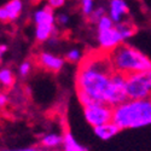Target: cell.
I'll return each instance as SVG.
<instances>
[{"label": "cell", "instance_id": "21", "mask_svg": "<svg viewBox=\"0 0 151 151\" xmlns=\"http://www.w3.org/2000/svg\"><path fill=\"white\" fill-rule=\"evenodd\" d=\"M47 1V5L50 7H52V9H59L62 7L63 5L65 4L67 0H46Z\"/></svg>", "mask_w": 151, "mask_h": 151}, {"label": "cell", "instance_id": "6", "mask_svg": "<svg viewBox=\"0 0 151 151\" xmlns=\"http://www.w3.org/2000/svg\"><path fill=\"white\" fill-rule=\"evenodd\" d=\"M126 100H128L127 90H126V75L115 71L111 79V86L109 90L106 104L115 108Z\"/></svg>", "mask_w": 151, "mask_h": 151}, {"label": "cell", "instance_id": "23", "mask_svg": "<svg viewBox=\"0 0 151 151\" xmlns=\"http://www.w3.org/2000/svg\"><path fill=\"white\" fill-rule=\"evenodd\" d=\"M6 102H7V97H6V94L1 93V94H0V105H1V106H5Z\"/></svg>", "mask_w": 151, "mask_h": 151}, {"label": "cell", "instance_id": "7", "mask_svg": "<svg viewBox=\"0 0 151 151\" xmlns=\"http://www.w3.org/2000/svg\"><path fill=\"white\" fill-rule=\"evenodd\" d=\"M97 37H98V44H99L100 50L106 53H110L116 47H119L120 45L124 42V39L122 37L119 29L116 28V24L112 28L98 30Z\"/></svg>", "mask_w": 151, "mask_h": 151}, {"label": "cell", "instance_id": "19", "mask_svg": "<svg viewBox=\"0 0 151 151\" xmlns=\"http://www.w3.org/2000/svg\"><path fill=\"white\" fill-rule=\"evenodd\" d=\"M106 15V11L104 7H98V9H94V11L92 12V15L90 16V19L91 22H98L102 17H104Z\"/></svg>", "mask_w": 151, "mask_h": 151}, {"label": "cell", "instance_id": "20", "mask_svg": "<svg viewBox=\"0 0 151 151\" xmlns=\"http://www.w3.org/2000/svg\"><path fill=\"white\" fill-rule=\"evenodd\" d=\"M30 70H32V64H30V62H28V60L23 62L22 64L19 65V68H18V73H19L21 76H27V75L30 73Z\"/></svg>", "mask_w": 151, "mask_h": 151}, {"label": "cell", "instance_id": "9", "mask_svg": "<svg viewBox=\"0 0 151 151\" xmlns=\"http://www.w3.org/2000/svg\"><path fill=\"white\" fill-rule=\"evenodd\" d=\"M37 62H39V64L44 69L53 71V73L59 71L63 68V65H64V59L50 52H41L37 56Z\"/></svg>", "mask_w": 151, "mask_h": 151}, {"label": "cell", "instance_id": "18", "mask_svg": "<svg viewBox=\"0 0 151 151\" xmlns=\"http://www.w3.org/2000/svg\"><path fill=\"white\" fill-rule=\"evenodd\" d=\"M65 59L69 60V62H71V63L79 62L81 59V52H80V50H78V48L70 50V51L67 53V56H65Z\"/></svg>", "mask_w": 151, "mask_h": 151}, {"label": "cell", "instance_id": "22", "mask_svg": "<svg viewBox=\"0 0 151 151\" xmlns=\"http://www.w3.org/2000/svg\"><path fill=\"white\" fill-rule=\"evenodd\" d=\"M56 21L60 24V26H67L68 22H69V16L65 15V14H59V15L56 17Z\"/></svg>", "mask_w": 151, "mask_h": 151}, {"label": "cell", "instance_id": "4", "mask_svg": "<svg viewBox=\"0 0 151 151\" xmlns=\"http://www.w3.org/2000/svg\"><path fill=\"white\" fill-rule=\"evenodd\" d=\"M128 99H146L151 97V70L126 75Z\"/></svg>", "mask_w": 151, "mask_h": 151}, {"label": "cell", "instance_id": "8", "mask_svg": "<svg viewBox=\"0 0 151 151\" xmlns=\"http://www.w3.org/2000/svg\"><path fill=\"white\" fill-rule=\"evenodd\" d=\"M23 10L22 0H10L0 9V19L3 22H12L16 21Z\"/></svg>", "mask_w": 151, "mask_h": 151}, {"label": "cell", "instance_id": "5", "mask_svg": "<svg viewBox=\"0 0 151 151\" xmlns=\"http://www.w3.org/2000/svg\"><path fill=\"white\" fill-rule=\"evenodd\" d=\"M112 114H114V108L105 103L94 102L93 104L83 108L85 120L93 127L112 121Z\"/></svg>", "mask_w": 151, "mask_h": 151}, {"label": "cell", "instance_id": "24", "mask_svg": "<svg viewBox=\"0 0 151 151\" xmlns=\"http://www.w3.org/2000/svg\"><path fill=\"white\" fill-rule=\"evenodd\" d=\"M6 51H7V46H6L5 44H1V45H0V55L3 56Z\"/></svg>", "mask_w": 151, "mask_h": 151}, {"label": "cell", "instance_id": "12", "mask_svg": "<svg viewBox=\"0 0 151 151\" xmlns=\"http://www.w3.org/2000/svg\"><path fill=\"white\" fill-rule=\"evenodd\" d=\"M64 151H87L86 147H83L82 145H80L76 140H75L74 135L70 132H67L64 135Z\"/></svg>", "mask_w": 151, "mask_h": 151}, {"label": "cell", "instance_id": "14", "mask_svg": "<svg viewBox=\"0 0 151 151\" xmlns=\"http://www.w3.org/2000/svg\"><path fill=\"white\" fill-rule=\"evenodd\" d=\"M63 142H64V137H62L57 133H51V134H47L42 138V145L47 146V147H56L58 145H60Z\"/></svg>", "mask_w": 151, "mask_h": 151}, {"label": "cell", "instance_id": "16", "mask_svg": "<svg viewBox=\"0 0 151 151\" xmlns=\"http://www.w3.org/2000/svg\"><path fill=\"white\" fill-rule=\"evenodd\" d=\"M81 3V11L82 14L87 17H90L92 15V12L94 11V0H80Z\"/></svg>", "mask_w": 151, "mask_h": 151}, {"label": "cell", "instance_id": "3", "mask_svg": "<svg viewBox=\"0 0 151 151\" xmlns=\"http://www.w3.org/2000/svg\"><path fill=\"white\" fill-rule=\"evenodd\" d=\"M112 68L123 75L151 70V60L138 48L122 44L109 53Z\"/></svg>", "mask_w": 151, "mask_h": 151}, {"label": "cell", "instance_id": "2", "mask_svg": "<svg viewBox=\"0 0 151 151\" xmlns=\"http://www.w3.org/2000/svg\"><path fill=\"white\" fill-rule=\"evenodd\" d=\"M114 121L121 129L142 128L151 124V99H128L114 108Z\"/></svg>", "mask_w": 151, "mask_h": 151}, {"label": "cell", "instance_id": "1", "mask_svg": "<svg viewBox=\"0 0 151 151\" xmlns=\"http://www.w3.org/2000/svg\"><path fill=\"white\" fill-rule=\"evenodd\" d=\"M115 70L109 53L100 52L85 58L76 75V92L92 98L94 102L105 103Z\"/></svg>", "mask_w": 151, "mask_h": 151}, {"label": "cell", "instance_id": "15", "mask_svg": "<svg viewBox=\"0 0 151 151\" xmlns=\"http://www.w3.org/2000/svg\"><path fill=\"white\" fill-rule=\"evenodd\" d=\"M0 82L5 87H11L15 82V76L9 68H3L0 70Z\"/></svg>", "mask_w": 151, "mask_h": 151}, {"label": "cell", "instance_id": "10", "mask_svg": "<svg viewBox=\"0 0 151 151\" xmlns=\"http://www.w3.org/2000/svg\"><path fill=\"white\" fill-rule=\"evenodd\" d=\"M129 7L124 0H111L109 5V16L115 23L122 22V18L128 14Z\"/></svg>", "mask_w": 151, "mask_h": 151}, {"label": "cell", "instance_id": "11", "mask_svg": "<svg viewBox=\"0 0 151 151\" xmlns=\"http://www.w3.org/2000/svg\"><path fill=\"white\" fill-rule=\"evenodd\" d=\"M121 131V128L114 122L110 121L108 123H104L102 126H97V127H93V132L94 134L102 140H109L111 139L114 135H116L119 132Z\"/></svg>", "mask_w": 151, "mask_h": 151}, {"label": "cell", "instance_id": "13", "mask_svg": "<svg viewBox=\"0 0 151 151\" xmlns=\"http://www.w3.org/2000/svg\"><path fill=\"white\" fill-rule=\"evenodd\" d=\"M116 28L119 29V32L121 33V35H122V37L124 40L129 39V37L133 36L134 33H135L134 24L131 23L129 21H122L120 23H116Z\"/></svg>", "mask_w": 151, "mask_h": 151}, {"label": "cell", "instance_id": "17", "mask_svg": "<svg viewBox=\"0 0 151 151\" xmlns=\"http://www.w3.org/2000/svg\"><path fill=\"white\" fill-rule=\"evenodd\" d=\"M115 22L112 21L111 18H110V16L108 15H105L104 17H102L98 22H97V28H98V30H100V29H109V28H112L115 26Z\"/></svg>", "mask_w": 151, "mask_h": 151}, {"label": "cell", "instance_id": "25", "mask_svg": "<svg viewBox=\"0 0 151 151\" xmlns=\"http://www.w3.org/2000/svg\"><path fill=\"white\" fill-rule=\"evenodd\" d=\"M4 151H36L33 147H28V149H19V150H4Z\"/></svg>", "mask_w": 151, "mask_h": 151}]
</instances>
